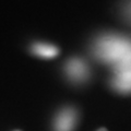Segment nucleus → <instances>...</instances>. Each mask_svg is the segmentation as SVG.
I'll return each instance as SVG.
<instances>
[{
    "instance_id": "1",
    "label": "nucleus",
    "mask_w": 131,
    "mask_h": 131,
    "mask_svg": "<svg viewBox=\"0 0 131 131\" xmlns=\"http://www.w3.org/2000/svg\"><path fill=\"white\" fill-rule=\"evenodd\" d=\"M95 57L114 64L115 70L131 68V39L118 34H104L93 44Z\"/></svg>"
},
{
    "instance_id": "2",
    "label": "nucleus",
    "mask_w": 131,
    "mask_h": 131,
    "mask_svg": "<svg viewBox=\"0 0 131 131\" xmlns=\"http://www.w3.org/2000/svg\"><path fill=\"white\" fill-rule=\"evenodd\" d=\"M66 74L72 82L82 83L88 80L90 75V70L84 60L80 58H72L66 63L64 67Z\"/></svg>"
},
{
    "instance_id": "3",
    "label": "nucleus",
    "mask_w": 131,
    "mask_h": 131,
    "mask_svg": "<svg viewBox=\"0 0 131 131\" xmlns=\"http://www.w3.org/2000/svg\"><path fill=\"white\" fill-rule=\"evenodd\" d=\"M78 124V113L75 109L67 107L61 109L55 118V131H73Z\"/></svg>"
},
{
    "instance_id": "4",
    "label": "nucleus",
    "mask_w": 131,
    "mask_h": 131,
    "mask_svg": "<svg viewBox=\"0 0 131 131\" xmlns=\"http://www.w3.org/2000/svg\"><path fill=\"white\" fill-rule=\"evenodd\" d=\"M112 85L120 93H131V69L116 71Z\"/></svg>"
},
{
    "instance_id": "5",
    "label": "nucleus",
    "mask_w": 131,
    "mask_h": 131,
    "mask_svg": "<svg viewBox=\"0 0 131 131\" xmlns=\"http://www.w3.org/2000/svg\"><path fill=\"white\" fill-rule=\"evenodd\" d=\"M31 51L35 56L40 57V58H45V59L55 58L59 54V49L56 46H54L51 44H46V43L33 44L31 47Z\"/></svg>"
},
{
    "instance_id": "6",
    "label": "nucleus",
    "mask_w": 131,
    "mask_h": 131,
    "mask_svg": "<svg viewBox=\"0 0 131 131\" xmlns=\"http://www.w3.org/2000/svg\"><path fill=\"white\" fill-rule=\"evenodd\" d=\"M122 16L131 24V0H127L122 6Z\"/></svg>"
},
{
    "instance_id": "7",
    "label": "nucleus",
    "mask_w": 131,
    "mask_h": 131,
    "mask_svg": "<svg viewBox=\"0 0 131 131\" xmlns=\"http://www.w3.org/2000/svg\"><path fill=\"white\" fill-rule=\"evenodd\" d=\"M97 131H108V130L106 129V128H100V129H98Z\"/></svg>"
}]
</instances>
